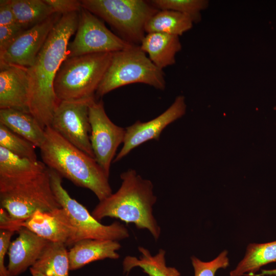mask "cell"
I'll use <instances>...</instances> for the list:
<instances>
[{
	"mask_svg": "<svg viewBox=\"0 0 276 276\" xmlns=\"http://www.w3.org/2000/svg\"><path fill=\"white\" fill-rule=\"evenodd\" d=\"M79 12L62 15L50 33L34 64L28 67L31 78L30 113L45 129L50 126L60 101L54 90V83L61 64L66 59L67 46L77 30Z\"/></svg>",
	"mask_w": 276,
	"mask_h": 276,
	"instance_id": "obj_1",
	"label": "cell"
},
{
	"mask_svg": "<svg viewBox=\"0 0 276 276\" xmlns=\"http://www.w3.org/2000/svg\"><path fill=\"white\" fill-rule=\"evenodd\" d=\"M39 148L42 162L75 185L92 191L99 201L112 194L109 177L95 158L65 140L51 126Z\"/></svg>",
	"mask_w": 276,
	"mask_h": 276,
	"instance_id": "obj_2",
	"label": "cell"
},
{
	"mask_svg": "<svg viewBox=\"0 0 276 276\" xmlns=\"http://www.w3.org/2000/svg\"><path fill=\"white\" fill-rule=\"evenodd\" d=\"M120 177L122 183L119 189L99 201L92 215L99 221L111 217L127 224L133 223L138 229H147L157 240L160 228L153 214V207L157 199L153 183L131 169L122 173Z\"/></svg>",
	"mask_w": 276,
	"mask_h": 276,
	"instance_id": "obj_3",
	"label": "cell"
},
{
	"mask_svg": "<svg viewBox=\"0 0 276 276\" xmlns=\"http://www.w3.org/2000/svg\"><path fill=\"white\" fill-rule=\"evenodd\" d=\"M112 53L90 54L66 58L56 76L54 90L59 101L96 97Z\"/></svg>",
	"mask_w": 276,
	"mask_h": 276,
	"instance_id": "obj_4",
	"label": "cell"
},
{
	"mask_svg": "<svg viewBox=\"0 0 276 276\" xmlns=\"http://www.w3.org/2000/svg\"><path fill=\"white\" fill-rule=\"evenodd\" d=\"M1 208L15 219L24 221L35 212H51L61 206L52 190L49 169L29 177L0 181Z\"/></svg>",
	"mask_w": 276,
	"mask_h": 276,
	"instance_id": "obj_5",
	"label": "cell"
},
{
	"mask_svg": "<svg viewBox=\"0 0 276 276\" xmlns=\"http://www.w3.org/2000/svg\"><path fill=\"white\" fill-rule=\"evenodd\" d=\"M140 83L164 90L166 81L163 70L158 68L140 46L112 53L107 69L95 94L100 98L126 85Z\"/></svg>",
	"mask_w": 276,
	"mask_h": 276,
	"instance_id": "obj_6",
	"label": "cell"
},
{
	"mask_svg": "<svg viewBox=\"0 0 276 276\" xmlns=\"http://www.w3.org/2000/svg\"><path fill=\"white\" fill-rule=\"evenodd\" d=\"M82 7L102 18L127 42L140 46L149 19L159 10L143 0H82Z\"/></svg>",
	"mask_w": 276,
	"mask_h": 276,
	"instance_id": "obj_7",
	"label": "cell"
},
{
	"mask_svg": "<svg viewBox=\"0 0 276 276\" xmlns=\"http://www.w3.org/2000/svg\"><path fill=\"white\" fill-rule=\"evenodd\" d=\"M48 169L53 193L74 228V244L87 239L118 241L129 237L128 229L120 222L115 221L109 225L100 223L84 206L70 196L62 186V177Z\"/></svg>",
	"mask_w": 276,
	"mask_h": 276,
	"instance_id": "obj_8",
	"label": "cell"
},
{
	"mask_svg": "<svg viewBox=\"0 0 276 276\" xmlns=\"http://www.w3.org/2000/svg\"><path fill=\"white\" fill-rule=\"evenodd\" d=\"M134 45L113 33L95 15L82 8L79 12L75 36L67 46L66 58L90 54L113 53Z\"/></svg>",
	"mask_w": 276,
	"mask_h": 276,
	"instance_id": "obj_9",
	"label": "cell"
},
{
	"mask_svg": "<svg viewBox=\"0 0 276 276\" xmlns=\"http://www.w3.org/2000/svg\"><path fill=\"white\" fill-rule=\"evenodd\" d=\"M95 99L94 97L60 101L50 125L70 143L94 158L89 135V106Z\"/></svg>",
	"mask_w": 276,
	"mask_h": 276,
	"instance_id": "obj_10",
	"label": "cell"
},
{
	"mask_svg": "<svg viewBox=\"0 0 276 276\" xmlns=\"http://www.w3.org/2000/svg\"><path fill=\"white\" fill-rule=\"evenodd\" d=\"M90 142L95 159L109 176L116 151L124 140L125 128L114 124L107 115L102 100H94L89 106Z\"/></svg>",
	"mask_w": 276,
	"mask_h": 276,
	"instance_id": "obj_11",
	"label": "cell"
},
{
	"mask_svg": "<svg viewBox=\"0 0 276 276\" xmlns=\"http://www.w3.org/2000/svg\"><path fill=\"white\" fill-rule=\"evenodd\" d=\"M62 14L55 13L42 22L25 30L0 55V63L32 66L50 33Z\"/></svg>",
	"mask_w": 276,
	"mask_h": 276,
	"instance_id": "obj_12",
	"label": "cell"
},
{
	"mask_svg": "<svg viewBox=\"0 0 276 276\" xmlns=\"http://www.w3.org/2000/svg\"><path fill=\"white\" fill-rule=\"evenodd\" d=\"M186 108L185 97L178 96L167 110L155 118L145 122L137 121L126 127L123 147L113 162L120 160L133 149L149 140H158L168 125L185 114Z\"/></svg>",
	"mask_w": 276,
	"mask_h": 276,
	"instance_id": "obj_13",
	"label": "cell"
},
{
	"mask_svg": "<svg viewBox=\"0 0 276 276\" xmlns=\"http://www.w3.org/2000/svg\"><path fill=\"white\" fill-rule=\"evenodd\" d=\"M30 90L28 67L0 63V109L30 112Z\"/></svg>",
	"mask_w": 276,
	"mask_h": 276,
	"instance_id": "obj_14",
	"label": "cell"
},
{
	"mask_svg": "<svg viewBox=\"0 0 276 276\" xmlns=\"http://www.w3.org/2000/svg\"><path fill=\"white\" fill-rule=\"evenodd\" d=\"M21 225L49 241L66 246L74 244V228L62 208L48 212L37 211L22 221Z\"/></svg>",
	"mask_w": 276,
	"mask_h": 276,
	"instance_id": "obj_15",
	"label": "cell"
},
{
	"mask_svg": "<svg viewBox=\"0 0 276 276\" xmlns=\"http://www.w3.org/2000/svg\"><path fill=\"white\" fill-rule=\"evenodd\" d=\"M17 237L10 243L7 267L10 276H17L32 267L50 242L26 227L18 232Z\"/></svg>",
	"mask_w": 276,
	"mask_h": 276,
	"instance_id": "obj_16",
	"label": "cell"
},
{
	"mask_svg": "<svg viewBox=\"0 0 276 276\" xmlns=\"http://www.w3.org/2000/svg\"><path fill=\"white\" fill-rule=\"evenodd\" d=\"M121 247L118 241L87 239L75 243L68 251L70 270L79 269L94 261L105 259H117Z\"/></svg>",
	"mask_w": 276,
	"mask_h": 276,
	"instance_id": "obj_17",
	"label": "cell"
},
{
	"mask_svg": "<svg viewBox=\"0 0 276 276\" xmlns=\"http://www.w3.org/2000/svg\"><path fill=\"white\" fill-rule=\"evenodd\" d=\"M140 47L148 54L150 60L159 69L175 63L176 54L181 49L179 36L163 33H147Z\"/></svg>",
	"mask_w": 276,
	"mask_h": 276,
	"instance_id": "obj_18",
	"label": "cell"
},
{
	"mask_svg": "<svg viewBox=\"0 0 276 276\" xmlns=\"http://www.w3.org/2000/svg\"><path fill=\"white\" fill-rule=\"evenodd\" d=\"M0 124L39 148L45 140V130L30 112L12 108L0 109Z\"/></svg>",
	"mask_w": 276,
	"mask_h": 276,
	"instance_id": "obj_19",
	"label": "cell"
},
{
	"mask_svg": "<svg viewBox=\"0 0 276 276\" xmlns=\"http://www.w3.org/2000/svg\"><path fill=\"white\" fill-rule=\"evenodd\" d=\"M42 162L19 156L0 146V181H14L43 172Z\"/></svg>",
	"mask_w": 276,
	"mask_h": 276,
	"instance_id": "obj_20",
	"label": "cell"
},
{
	"mask_svg": "<svg viewBox=\"0 0 276 276\" xmlns=\"http://www.w3.org/2000/svg\"><path fill=\"white\" fill-rule=\"evenodd\" d=\"M276 262V240L249 244L243 258L229 272L230 276H254L263 266Z\"/></svg>",
	"mask_w": 276,
	"mask_h": 276,
	"instance_id": "obj_21",
	"label": "cell"
},
{
	"mask_svg": "<svg viewBox=\"0 0 276 276\" xmlns=\"http://www.w3.org/2000/svg\"><path fill=\"white\" fill-rule=\"evenodd\" d=\"M141 253L139 258L128 256L123 262L124 272L129 273L133 268L140 267L149 276H180V272L175 267L166 264V251L159 249L157 253L152 256L149 250L140 246Z\"/></svg>",
	"mask_w": 276,
	"mask_h": 276,
	"instance_id": "obj_22",
	"label": "cell"
},
{
	"mask_svg": "<svg viewBox=\"0 0 276 276\" xmlns=\"http://www.w3.org/2000/svg\"><path fill=\"white\" fill-rule=\"evenodd\" d=\"M66 245L50 242L31 267L45 276H69L70 260Z\"/></svg>",
	"mask_w": 276,
	"mask_h": 276,
	"instance_id": "obj_23",
	"label": "cell"
},
{
	"mask_svg": "<svg viewBox=\"0 0 276 276\" xmlns=\"http://www.w3.org/2000/svg\"><path fill=\"white\" fill-rule=\"evenodd\" d=\"M194 22L188 16L170 10H159L147 21L145 32H158L179 36L190 30Z\"/></svg>",
	"mask_w": 276,
	"mask_h": 276,
	"instance_id": "obj_24",
	"label": "cell"
},
{
	"mask_svg": "<svg viewBox=\"0 0 276 276\" xmlns=\"http://www.w3.org/2000/svg\"><path fill=\"white\" fill-rule=\"evenodd\" d=\"M16 22L25 30L31 28L55 13L44 0H10Z\"/></svg>",
	"mask_w": 276,
	"mask_h": 276,
	"instance_id": "obj_25",
	"label": "cell"
},
{
	"mask_svg": "<svg viewBox=\"0 0 276 276\" xmlns=\"http://www.w3.org/2000/svg\"><path fill=\"white\" fill-rule=\"evenodd\" d=\"M150 2L156 9L170 10L189 16L194 23L201 19V12L209 6L206 0H152Z\"/></svg>",
	"mask_w": 276,
	"mask_h": 276,
	"instance_id": "obj_26",
	"label": "cell"
},
{
	"mask_svg": "<svg viewBox=\"0 0 276 276\" xmlns=\"http://www.w3.org/2000/svg\"><path fill=\"white\" fill-rule=\"evenodd\" d=\"M0 146L22 157L37 160L36 148L32 143L0 124Z\"/></svg>",
	"mask_w": 276,
	"mask_h": 276,
	"instance_id": "obj_27",
	"label": "cell"
},
{
	"mask_svg": "<svg viewBox=\"0 0 276 276\" xmlns=\"http://www.w3.org/2000/svg\"><path fill=\"white\" fill-rule=\"evenodd\" d=\"M194 276H215L218 270L229 266L227 251L223 250L212 261H202L195 256L191 258Z\"/></svg>",
	"mask_w": 276,
	"mask_h": 276,
	"instance_id": "obj_28",
	"label": "cell"
},
{
	"mask_svg": "<svg viewBox=\"0 0 276 276\" xmlns=\"http://www.w3.org/2000/svg\"><path fill=\"white\" fill-rule=\"evenodd\" d=\"M26 30L17 24L0 26V55Z\"/></svg>",
	"mask_w": 276,
	"mask_h": 276,
	"instance_id": "obj_29",
	"label": "cell"
},
{
	"mask_svg": "<svg viewBox=\"0 0 276 276\" xmlns=\"http://www.w3.org/2000/svg\"><path fill=\"white\" fill-rule=\"evenodd\" d=\"M52 7L55 13L62 15L79 12L82 9L81 1L77 0H44Z\"/></svg>",
	"mask_w": 276,
	"mask_h": 276,
	"instance_id": "obj_30",
	"label": "cell"
},
{
	"mask_svg": "<svg viewBox=\"0 0 276 276\" xmlns=\"http://www.w3.org/2000/svg\"><path fill=\"white\" fill-rule=\"evenodd\" d=\"M14 233L15 232L12 231H0V276H10L4 262L11 242V237Z\"/></svg>",
	"mask_w": 276,
	"mask_h": 276,
	"instance_id": "obj_31",
	"label": "cell"
},
{
	"mask_svg": "<svg viewBox=\"0 0 276 276\" xmlns=\"http://www.w3.org/2000/svg\"><path fill=\"white\" fill-rule=\"evenodd\" d=\"M22 221L17 220L11 216L3 208L0 210V228L5 230L17 232L21 227Z\"/></svg>",
	"mask_w": 276,
	"mask_h": 276,
	"instance_id": "obj_32",
	"label": "cell"
},
{
	"mask_svg": "<svg viewBox=\"0 0 276 276\" xmlns=\"http://www.w3.org/2000/svg\"><path fill=\"white\" fill-rule=\"evenodd\" d=\"M16 24L10 0L0 1V26Z\"/></svg>",
	"mask_w": 276,
	"mask_h": 276,
	"instance_id": "obj_33",
	"label": "cell"
},
{
	"mask_svg": "<svg viewBox=\"0 0 276 276\" xmlns=\"http://www.w3.org/2000/svg\"><path fill=\"white\" fill-rule=\"evenodd\" d=\"M272 275L276 276V268L272 269H263L260 273L255 274L254 276H265Z\"/></svg>",
	"mask_w": 276,
	"mask_h": 276,
	"instance_id": "obj_34",
	"label": "cell"
},
{
	"mask_svg": "<svg viewBox=\"0 0 276 276\" xmlns=\"http://www.w3.org/2000/svg\"><path fill=\"white\" fill-rule=\"evenodd\" d=\"M30 270L32 276H45L41 272L35 270L32 267L30 268Z\"/></svg>",
	"mask_w": 276,
	"mask_h": 276,
	"instance_id": "obj_35",
	"label": "cell"
}]
</instances>
